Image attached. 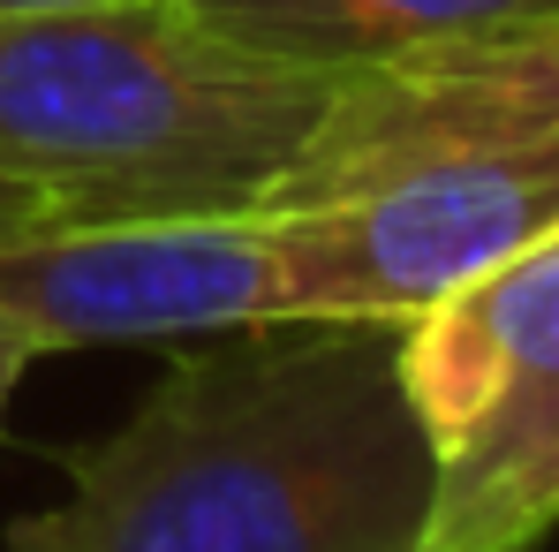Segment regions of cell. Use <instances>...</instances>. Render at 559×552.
<instances>
[{
  "mask_svg": "<svg viewBox=\"0 0 559 552\" xmlns=\"http://www.w3.org/2000/svg\"><path fill=\"white\" fill-rule=\"evenodd\" d=\"M431 492L393 326L295 318L189 349L0 552H424Z\"/></svg>",
  "mask_w": 559,
  "mask_h": 552,
  "instance_id": "1",
  "label": "cell"
},
{
  "mask_svg": "<svg viewBox=\"0 0 559 552\" xmlns=\"http://www.w3.org/2000/svg\"><path fill=\"white\" fill-rule=\"evenodd\" d=\"M310 318L408 326L559 235V15L341 69L265 189Z\"/></svg>",
  "mask_w": 559,
  "mask_h": 552,
  "instance_id": "2",
  "label": "cell"
},
{
  "mask_svg": "<svg viewBox=\"0 0 559 552\" xmlns=\"http://www.w3.org/2000/svg\"><path fill=\"white\" fill-rule=\"evenodd\" d=\"M333 77L227 38L189 0L0 15V175L61 212L265 204Z\"/></svg>",
  "mask_w": 559,
  "mask_h": 552,
  "instance_id": "3",
  "label": "cell"
},
{
  "mask_svg": "<svg viewBox=\"0 0 559 552\" xmlns=\"http://www.w3.org/2000/svg\"><path fill=\"white\" fill-rule=\"evenodd\" d=\"M0 318L53 349L212 341L310 318L295 243L265 204L235 212H46L0 243Z\"/></svg>",
  "mask_w": 559,
  "mask_h": 552,
  "instance_id": "4",
  "label": "cell"
},
{
  "mask_svg": "<svg viewBox=\"0 0 559 552\" xmlns=\"http://www.w3.org/2000/svg\"><path fill=\"white\" fill-rule=\"evenodd\" d=\"M393 356L431 455H447L507 394L559 371V235L514 250L507 266L447 287L431 310L393 326Z\"/></svg>",
  "mask_w": 559,
  "mask_h": 552,
  "instance_id": "5",
  "label": "cell"
},
{
  "mask_svg": "<svg viewBox=\"0 0 559 552\" xmlns=\"http://www.w3.org/2000/svg\"><path fill=\"white\" fill-rule=\"evenodd\" d=\"M559 530V371L439 455L424 552H537Z\"/></svg>",
  "mask_w": 559,
  "mask_h": 552,
  "instance_id": "6",
  "label": "cell"
},
{
  "mask_svg": "<svg viewBox=\"0 0 559 552\" xmlns=\"http://www.w3.org/2000/svg\"><path fill=\"white\" fill-rule=\"evenodd\" d=\"M227 38L302 61V69H364L408 46L552 23L559 0H189Z\"/></svg>",
  "mask_w": 559,
  "mask_h": 552,
  "instance_id": "7",
  "label": "cell"
},
{
  "mask_svg": "<svg viewBox=\"0 0 559 552\" xmlns=\"http://www.w3.org/2000/svg\"><path fill=\"white\" fill-rule=\"evenodd\" d=\"M46 212H61V204H53V197H46L38 183H15V175H0V243H8V235H23V227H38Z\"/></svg>",
  "mask_w": 559,
  "mask_h": 552,
  "instance_id": "8",
  "label": "cell"
},
{
  "mask_svg": "<svg viewBox=\"0 0 559 552\" xmlns=\"http://www.w3.org/2000/svg\"><path fill=\"white\" fill-rule=\"evenodd\" d=\"M38 364V341L23 333V326H8L0 318V416H8V401H15V386H23V371Z\"/></svg>",
  "mask_w": 559,
  "mask_h": 552,
  "instance_id": "9",
  "label": "cell"
},
{
  "mask_svg": "<svg viewBox=\"0 0 559 552\" xmlns=\"http://www.w3.org/2000/svg\"><path fill=\"white\" fill-rule=\"evenodd\" d=\"M46 8H98V0H0V15H46Z\"/></svg>",
  "mask_w": 559,
  "mask_h": 552,
  "instance_id": "10",
  "label": "cell"
}]
</instances>
